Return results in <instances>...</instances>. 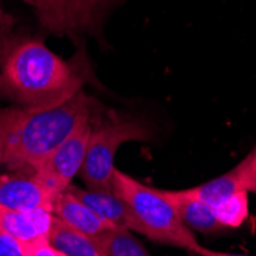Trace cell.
Segmentation results:
<instances>
[{"mask_svg":"<svg viewBox=\"0 0 256 256\" xmlns=\"http://www.w3.org/2000/svg\"><path fill=\"white\" fill-rule=\"evenodd\" d=\"M86 71L82 54L63 60L40 38L12 37L0 63V96L22 108L58 106L82 90Z\"/></svg>","mask_w":256,"mask_h":256,"instance_id":"6da1fadb","label":"cell"},{"mask_svg":"<svg viewBox=\"0 0 256 256\" xmlns=\"http://www.w3.org/2000/svg\"><path fill=\"white\" fill-rule=\"evenodd\" d=\"M22 2L28 4V5H30V6H32V8H34V6L37 5V0H22Z\"/></svg>","mask_w":256,"mask_h":256,"instance_id":"ffe728a7","label":"cell"},{"mask_svg":"<svg viewBox=\"0 0 256 256\" xmlns=\"http://www.w3.org/2000/svg\"><path fill=\"white\" fill-rule=\"evenodd\" d=\"M90 132L92 120L78 126L36 170L34 176L56 195L64 192L68 186L72 184V178L80 172Z\"/></svg>","mask_w":256,"mask_h":256,"instance_id":"5b68a950","label":"cell"},{"mask_svg":"<svg viewBox=\"0 0 256 256\" xmlns=\"http://www.w3.org/2000/svg\"><path fill=\"white\" fill-rule=\"evenodd\" d=\"M200 256H250V254H240V253H227V252H218V250H210L200 246L195 252Z\"/></svg>","mask_w":256,"mask_h":256,"instance_id":"d6986e66","label":"cell"},{"mask_svg":"<svg viewBox=\"0 0 256 256\" xmlns=\"http://www.w3.org/2000/svg\"><path fill=\"white\" fill-rule=\"evenodd\" d=\"M23 252H25V256H60V253L48 242V238L23 242Z\"/></svg>","mask_w":256,"mask_h":256,"instance_id":"e0dca14e","label":"cell"},{"mask_svg":"<svg viewBox=\"0 0 256 256\" xmlns=\"http://www.w3.org/2000/svg\"><path fill=\"white\" fill-rule=\"evenodd\" d=\"M256 190V144L247 154L244 160L230 169L228 172L206 181L190 189H184L189 196L201 200L207 204H216L238 192H253Z\"/></svg>","mask_w":256,"mask_h":256,"instance_id":"8992f818","label":"cell"},{"mask_svg":"<svg viewBox=\"0 0 256 256\" xmlns=\"http://www.w3.org/2000/svg\"><path fill=\"white\" fill-rule=\"evenodd\" d=\"M12 26L14 18L4 10L2 2H0V63H2L10 42L12 40Z\"/></svg>","mask_w":256,"mask_h":256,"instance_id":"2e32d148","label":"cell"},{"mask_svg":"<svg viewBox=\"0 0 256 256\" xmlns=\"http://www.w3.org/2000/svg\"><path fill=\"white\" fill-rule=\"evenodd\" d=\"M102 256H150L126 228H112L94 236Z\"/></svg>","mask_w":256,"mask_h":256,"instance_id":"4fadbf2b","label":"cell"},{"mask_svg":"<svg viewBox=\"0 0 256 256\" xmlns=\"http://www.w3.org/2000/svg\"><path fill=\"white\" fill-rule=\"evenodd\" d=\"M46 186L34 175L6 174L0 175V207L12 210H43L52 212L56 198Z\"/></svg>","mask_w":256,"mask_h":256,"instance_id":"52a82bcc","label":"cell"},{"mask_svg":"<svg viewBox=\"0 0 256 256\" xmlns=\"http://www.w3.org/2000/svg\"><path fill=\"white\" fill-rule=\"evenodd\" d=\"M60 256H64V254H62V253H60Z\"/></svg>","mask_w":256,"mask_h":256,"instance_id":"44dd1931","label":"cell"},{"mask_svg":"<svg viewBox=\"0 0 256 256\" xmlns=\"http://www.w3.org/2000/svg\"><path fill=\"white\" fill-rule=\"evenodd\" d=\"M52 215L63 221L64 224L74 227L82 234L94 238L106 230L120 228L115 227L110 222L104 221L102 216H98L96 212H92L88 206H84L78 198L71 195L68 190L62 192L54 202Z\"/></svg>","mask_w":256,"mask_h":256,"instance_id":"ba28073f","label":"cell"},{"mask_svg":"<svg viewBox=\"0 0 256 256\" xmlns=\"http://www.w3.org/2000/svg\"><path fill=\"white\" fill-rule=\"evenodd\" d=\"M166 194L175 206L180 220L189 230H196L201 234H216L224 230L210 204L189 196L184 190H166Z\"/></svg>","mask_w":256,"mask_h":256,"instance_id":"8fae6325","label":"cell"},{"mask_svg":"<svg viewBox=\"0 0 256 256\" xmlns=\"http://www.w3.org/2000/svg\"><path fill=\"white\" fill-rule=\"evenodd\" d=\"M154 130L140 118L114 117L92 124V132L83 166L78 172L82 181L92 190H110L115 172V155L122 144L129 142H148Z\"/></svg>","mask_w":256,"mask_h":256,"instance_id":"277c9868","label":"cell"},{"mask_svg":"<svg viewBox=\"0 0 256 256\" xmlns=\"http://www.w3.org/2000/svg\"><path fill=\"white\" fill-rule=\"evenodd\" d=\"M66 190L112 226L132 230V216L129 207L117 194L110 190H92L88 188L82 189L76 184H69Z\"/></svg>","mask_w":256,"mask_h":256,"instance_id":"9c48e42d","label":"cell"},{"mask_svg":"<svg viewBox=\"0 0 256 256\" xmlns=\"http://www.w3.org/2000/svg\"><path fill=\"white\" fill-rule=\"evenodd\" d=\"M52 212L37 210H12L0 207V230L6 232L22 242L46 238L52 221Z\"/></svg>","mask_w":256,"mask_h":256,"instance_id":"30bf717a","label":"cell"},{"mask_svg":"<svg viewBox=\"0 0 256 256\" xmlns=\"http://www.w3.org/2000/svg\"><path fill=\"white\" fill-rule=\"evenodd\" d=\"M97 103L83 90L52 108L0 109V164L32 175L78 126L92 120Z\"/></svg>","mask_w":256,"mask_h":256,"instance_id":"7a4b0ae2","label":"cell"},{"mask_svg":"<svg viewBox=\"0 0 256 256\" xmlns=\"http://www.w3.org/2000/svg\"><path fill=\"white\" fill-rule=\"evenodd\" d=\"M112 192L117 194L129 207L132 230L154 242L184 248L192 253L200 247L192 230L180 220L166 190L154 189L126 172L115 169Z\"/></svg>","mask_w":256,"mask_h":256,"instance_id":"3957f363","label":"cell"},{"mask_svg":"<svg viewBox=\"0 0 256 256\" xmlns=\"http://www.w3.org/2000/svg\"><path fill=\"white\" fill-rule=\"evenodd\" d=\"M212 207L216 220L224 228H236L248 215V192L234 194Z\"/></svg>","mask_w":256,"mask_h":256,"instance_id":"5bb4252c","label":"cell"},{"mask_svg":"<svg viewBox=\"0 0 256 256\" xmlns=\"http://www.w3.org/2000/svg\"><path fill=\"white\" fill-rule=\"evenodd\" d=\"M71 0H37L34 6L42 26L50 32H58L63 14Z\"/></svg>","mask_w":256,"mask_h":256,"instance_id":"9a60e30c","label":"cell"},{"mask_svg":"<svg viewBox=\"0 0 256 256\" xmlns=\"http://www.w3.org/2000/svg\"><path fill=\"white\" fill-rule=\"evenodd\" d=\"M0 256H25L23 242L6 232L0 230Z\"/></svg>","mask_w":256,"mask_h":256,"instance_id":"ac0fdd59","label":"cell"},{"mask_svg":"<svg viewBox=\"0 0 256 256\" xmlns=\"http://www.w3.org/2000/svg\"><path fill=\"white\" fill-rule=\"evenodd\" d=\"M46 238L58 253L64 256H102L94 238L82 234L56 216H52Z\"/></svg>","mask_w":256,"mask_h":256,"instance_id":"7c38bea8","label":"cell"},{"mask_svg":"<svg viewBox=\"0 0 256 256\" xmlns=\"http://www.w3.org/2000/svg\"><path fill=\"white\" fill-rule=\"evenodd\" d=\"M254 194H256V190H254Z\"/></svg>","mask_w":256,"mask_h":256,"instance_id":"7402d4cb","label":"cell"}]
</instances>
